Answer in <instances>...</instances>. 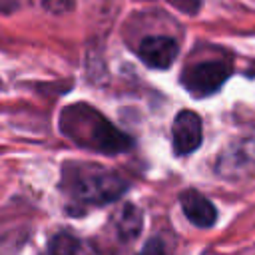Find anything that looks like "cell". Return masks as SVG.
I'll use <instances>...</instances> for the list:
<instances>
[{
	"mask_svg": "<svg viewBox=\"0 0 255 255\" xmlns=\"http://www.w3.org/2000/svg\"><path fill=\"white\" fill-rule=\"evenodd\" d=\"M60 129L82 147L102 153H122L131 147V139L88 104H72L60 114Z\"/></svg>",
	"mask_w": 255,
	"mask_h": 255,
	"instance_id": "6da1fadb",
	"label": "cell"
},
{
	"mask_svg": "<svg viewBox=\"0 0 255 255\" xmlns=\"http://www.w3.org/2000/svg\"><path fill=\"white\" fill-rule=\"evenodd\" d=\"M62 189L82 207H100L112 203L128 189L126 179L102 165L66 163L62 169Z\"/></svg>",
	"mask_w": 255,
	"mask_h": 255,
	"instance_id": "7a4b0ae2",
	"label": "cell"
},
{
	"mask_svg": "<svg viewBox=\"0 0 255 255\" xmlns=\"http://www.w3.org/2000/svg\"><path fill=\"white\" fill-rule=\"evenodd\" d=\"M227 76H229V66L225 62H219V60L199 62L183 72L181 84L185 86L189 94L203 98V96L217 92L227 80Z\"/></svg>",
	"mask_w": 255,
	"mask_h": 255,
	"instance_id": "3957f363",
	"label": "cell"
},
{
	"mask_svg": "<svg viewBox=\"0 0 255 255\" xmlns=\"http://www.w3.org/2000/svg\"><path fill=\"white\" fill-rule=\"evenodd\" d=\"M201 118L191 110H181L173 120V151L177 155H187L201 145Z\"/></svg>",
	"mask_w": 255,
	"mask_h": 255,
	"instance_id": "277c9868",
	"label": "cell"
},
{
	"mask_svg": "<svg viewBox=\"0 0 255 255\" xmlns=\"http://www.w3.org/2000/svg\"><path fill=\"white\" fill-rule=\"evenodd\" d=\"M179 44L171 36H147L139 44V58L143 64L155 70H167L175 62Z\"/></svg>",
	"mask_w": 255,
	"mask_h": 255,
	"instance_id": "5b68a950",
	"label": "cell"
},
{
	"mask_svg": "<svg viewBox=\"0 0 255 255\" xmlns=\"http://www.w3.org/2000/svg\"><path fill=\"white\" fill-rule=\"evenodd\" d=\"M179 203H181V209H183L185 217L195 227L207 229V227H211L217 221V209H215V205L201 191H197V189H185L179 195Z\"/></svg>",
	"mask_w": 255,
	"mask_h": 255,
	"instance_id": "8992f818",
	"label": "cell"
},
{
	"mask_svg": "<svg viewBox=\"0 0 255 255\" xmlns=\"http://www.w3.org/2000/svg\"><path fill=\"white\" fill-rule=\"evenodd\" d=\"M114 229L124 241H133L141 229V213L131 203H126L114 217Z\"/></svg>",
	"mask_w": 255,
	"mask_h": 255,
	"instance_id": "52a82bcc",
	"label": "cell"
},
{
	"mask_svg": "<svg viewBox=\"0 0 255 255\" xmlns=\"http://www.w3.org/2000/svg\"><path fill=\"white\" fill-rule=\"evenodd\" d=\"M46 255H86V247L76 235L60 231L50 237L46 245Z\"/></svg>",
	"mask_w": 255,
	"mask_h": 255,
	"instance_id": "ba28073f",
	"label": "cell"
},
{
	"mask_svg": "<svg viewBox=\"0 0 255 255\" xmlns=\"http://www.w3.org/2000/svg\"><path fill=\"white\" fill-rule=\"evenodd\" d=\"M137 255H165V251H163L161 241L153 237V239H149V241L143 245V249H141Z\"/></svg>",
	"mask_w": 255,
	"mask_h": 255,
	"instance_id": "9c48e42d",
	"label": "cell"
},
{
	"mask_svg": "<svg viewBox=\"0 0 255 255\" xmlns=\"http://www.w3.org/2000/svg\"><path fill=\"white\" fill-rule=\"evenodd\" d=\"M42 4L50 10V12H66L72 8L74 0H42Z\"/></svg>",
	"mask_w": 255,
	"mask_h": 255,
	"instance_id": "30bf717a",
	"label": "cell"
},
{
	"mask_svg": "<svg viewBox=\"0 0 255 255\" xmlns=\"http://www.w3.org/2000/svg\"><path fill=\"white\" fill-rule=\"evenodd\" d=\"M16 6H18V2H16V0H0V12H2V14L16 10Z\"/></svg>",
	"mask_w": 255,
	"mask_h": 255,
	"instance_id": "8fae6325",
	"label": "cell"
}]
</instances>
